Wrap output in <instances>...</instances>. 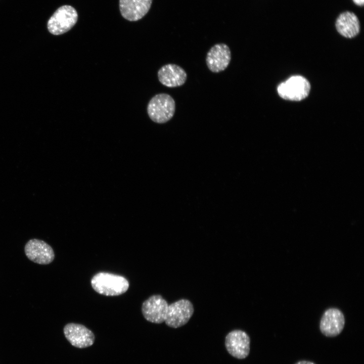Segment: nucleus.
Returning a JSON list of instances; mask_svg holds the SVG:
<instances>
[{
    "instance_id": "nucleus-15",
    "label": "nucleus",
    "mask_w": 364,
    "mask_h": 364,
    "mask_svg": "<svg viewBox=\"0 0 364 364\" xmlns=\"http://www.w3.org/2000/svg\"><path fill=\"white\" fill-rule=\"evenodd\" d=\"M295 364H315L312 361L307 360H300L297 362Z\"/></svg>"
},
{
    "instance_id": "nucleus-7",
    "label": "nucleus",
    "mask_w": 364,
    "mask_h": 364,
    "mask_svg": "<svg viewBox=\"0 0 364 364\" xmlns=\"http://www.w3.org/2000/svg\"><path fill=\"white\" fill-rule=\"evenodd\" d=\"M250 339L248 335L240 330H233L225 337V345L228 352L233 357L244 359L250 352Z\"/></svg>"
},
{
    "instance_id": "nucleus-16",
    "label": "nucleus",
    "mask_w": 364,
    "mask_h": 364,
    "mask_svg": "<svg viewBox=\"0 0 364 364\" xmlns=\"http://www.w3.org/2000/svg\"><path fill=\"white\" fill-rule=\"evenodd\" d=\"M353 2L357 5L362 6L363 5L364 0H352Z\"/></svg>"
},
{
    "instance_id": "nucleus-5",
    "label": "nucleus",
    "mask_w": 364,
    "mask_h": 364,
    "mask_svg": "<svg viewBox=\"0 0 364 364\" xmlns=\"http://www.w3.org/2000/svg\"><path fill=\"white\" fill-rule=\"evenodd\" d=\"M194 307L190 301L182 299L168 305L165 323L171 328H177L186 324L194 313Z\"/></svg>"
},
{
    "instance_id": "nucleus-6",
    "label": "nucleus",
    "mask_w": 364,
    "mask_h": 364,
    "mask_svg": "<svg viewBox=\"0 0 364 364\" xmlns=\"http://www.w3.org/2000/svg\"><path fill=\"white\" fill-rule=\"evenodd\" d=\"M168 303L160 295H154L145 300L142 306L145 319L151 323L161 324L165 322Z\"/></svg>"
},
{
    "instance_id": "nucleus-1",
    "label": "nucleus",
    "mask_w": 364,
    "mask_h": 364,
    "mask_svg": "<svg viewBox=\"0 0 364 364\" xmlns=\"http://www.w3.org/2000/svg\"><path fill=\"white\" fill-rule=\"evenodd\" d=\"M91 285L97 293L110 296L123 294L129 287V283L124 277L104 272L95 275L91 280Z\"/></svg>"
},
{
    "instance_id": "nucleus-14",
    "label": "nucleus",
    "mask_w": 364,
    "mask_h": 364,
    "mask_svg": "<svg viewBox=\"0 0 364 364\" xmlns=\"http://www.w3.org/2000/svg\"><path fill=\"white\" fill-rule=\"evenodd\" d=\"M335 26L337 31L343 36L351 38L356 36L360 30L359 21L352 12L342 13L337 18Z\"/></svg>"
},
{
    "instance_id": "nucleus-4",
    "label": "nucleus",
    "mask_w": 364,
    "mask_h": 364,
    "mask_svg": "<svg viewBox=\"0 0 364 364\" xmlns=\"http://www.w3.org/2000/svg\"><path fill=\"white\" fill-rule=\"evenodd\" d=\"M310 90V84L304 77L293 76L277 88L279 96L286 100L299 101L306 98Z\"/></svg>"
},
{
    "instance_id": "nucleus-10",
    "label": "nucleus",
    "mask_w": 364,
    "mask_h": 364,
    "mask_svg": "<svg viewBox=\"0 0 364 364\" xmlns=\"http://www.w3.org/2000/svg\"><path fill=\"white\" fill-rule=\"evenodd\" d=\"M344 325L345 318L342 311L337 308H330L323 314L320 329L325 336L334 337L341 333Z\"/></svg>"
},
{
    "instance_id": "nucleus-9",
    "label": "nucleus",
    "mask_w": 364,
    "mask_h": 364,
    "mask_svg": "<svg viewBox=\"0 0 364 364\" xmlns=\"http://www.w3.org/2000/svg\"><path fill=\"white\" fill-rule=\"evenodd\" d=\"M231 60V50L225 43H217L207 52L206 63L209 70L213 73L223 71L230 64Z\"/></svg>"
},
{
    "instance_id": "nucleus-3",
    "label": "nucleus",
    "mask_w": 364,
    "mask_h": 364,
    "mask_svg": "<svg viewBox=\"0 0 364 364\" xmlns=\"http://www.w3.org/2000/svg\"><path fill=\"white\" fill-rule=\"evenodd\" d=\"M78 14L70 5L59 7L52 15L47 23L49 31L56 35L64 34L70 30L76 23Z\"/></svg>"
},
{
    "instance_id": "nucleus-12",
    "label": "nucleus",
    "mask_w": 364,
    "mask_h": 364,
    "mask_svg": "<svg viewBox=\"0 0 364 364\" xmlns=\"http://www.w3.org/2000/svg\"><path fill=\"white\" fill-rule=\"evenodd\" d=\"M153 0H119L122 16L129 21H136L149 12Z\"/></svg>"
},
{
    "instance_id": "nucleus-8",
    "label": "nucleus",
    "mask_w": 364,
    "mask_h": 364,
    "mask_svg": "<svg viewBox=\"0 0 364 364\" xmlns=\"http://www.w3.org/2000/svg\"><path fill=\"white\" fill-rule=\"evenodd\" d=\"M65 338L73 346L84 348L93 345L95 337L92 331L84 326L69 323L63 329Z\"/></svg>"
},
{
    "instance_id": "nucleus-11",
    "label": "nucleus",
    "mask_w": 364,
    "mask_h": 364,
    "mask_svg": "<svg viewBox=\"0 0 364 364\" xmlns=\"http://www.w3.org/2000/svg\"><path fill=\"white\" fill-rule=\"evenodd\" d=\"M25 253L29 259L40 264H49L55 257L52 248L45 242L36 239L26 243Z\"/></svg>"
},
{
    "instance_id": "nucleus-2",
    "label": "nucleus",
    "mask_w": 364,
    "mask_h": 364,
    "mask_svg": "<svg viewBox=\"0 0 364 364\" xmlns=\"http://www.w3.org/2000/svg\"><path fill=\"white\" fill-rule=\"evenodd\" d=\"M175 111V103L173 98L165 93L154 96L149 101L147 112L150 118L157 123H164L170 120Z\"/></svg>"
},
{
    "instance_id": "nucleus-13",
    "label": "nucleus",
    "mask_w": 364,
    "mask_h": 364,
    "mask_svg": "<svg viewBox=\"0 0 364 364\" xmlns=\"http://www.w3.org/2000/svg\"><path fill=\"white\" fill-rule=\"evenodd\" d=\"M159 81L168 87H176L183 85L186 81L187 74L180 66L174 64L163 66L158 71Z\"/></svg>"
}]
</instances>
